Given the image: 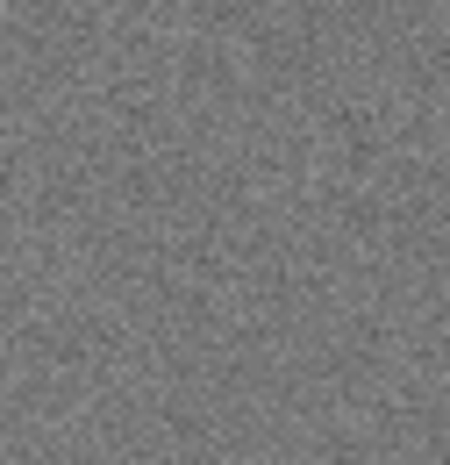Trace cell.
<instances>
[{
	"mask_svg": "<svg viewBox=\"0 0 450 465\" xmlns=\"http://www.w3.org/2000/svg\"><path fill=\"white\" fill-rule=\"evenodd\" d=\"M0 7H7V0H0Z\"/></svg>",
	"mask_w": 450,
	"mask_h": 465,
	"instance_id": "obj_1",
	"label": "cell"
}]
</instances>
